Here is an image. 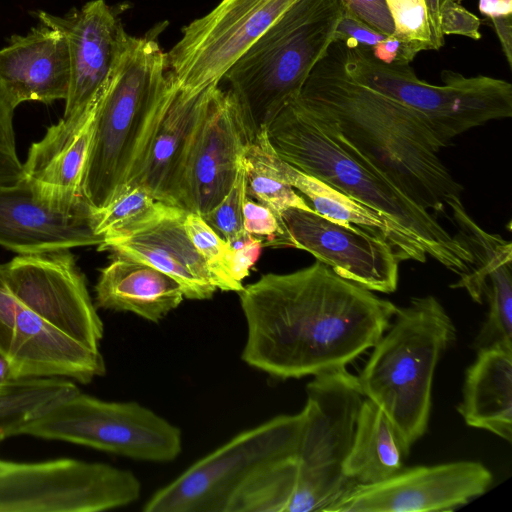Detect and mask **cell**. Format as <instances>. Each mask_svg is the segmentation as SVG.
Here are the masks:
<instances>
[{"instance_id":"1","label":"cell","mask_w":512,"mask_h":512,"mask_svg":"<svg viewBox=\"0 0 512 512\" xmlns=\"http://www.w3.org/2000/svg\"><path fill=\"white\" fill-rule=\"evenodd\" d=\"M239 295L247 323L242 359L283 380L346 367L377 343L397 310L320 261L265 274Z\"/></svg>"},{"instance_id":"2","label":"cell","mask_w":512,"mask_h":512,"mask_svg":"<svg viewBox=\"0 0 512 512\" xmlns=\"http://www.w3.org/2000/svg\"><path fill=\"white\" fill-rule=\"evenodd\" d=\"M345 46L331 42L292 103L417 204L445 212L463 190L438 156L445 145L423 115L354 80Z\"/></svg>"},{"instance_id":"3","label":"cell","mask_w":512,"mask_h":512,"mask_svg":"<svg viewBox=\"0 0 512 512\" xmlns=\"http://www.w3.org/2000/svg\"><path fill=\"white\" fill-rule=\"evenodd\" d=\"M172 87L155 37L127 34L99 103L83 180L93 209L108 205L141 173Z\"/></svg>"},{"instance_id":"4","label":"cell","mask_w":512,"mask_h":512,"mask_svg":"<svg viewBox=\"0 0 512 512\" xmlns=\"http://www.w3.org/2000/svg\"><path fill=\"white\" fill-rule=\"evenodd\" d=\"M277 155L299 169L367 205L392 221L427 256L461 275L473 265L465 243L379 171L326 134L294 103L266 128Z\"/></svg>"},{"instance_id":"5","label":"cell","mask_w":512,"mask_h":512,"mask_svg":"<svg viewBox=\"0 0 512 512\" xmlns=\"http://www.w3.org/2000/svg\"><path fill=\"white\" fill-rule=\"evenodd\" d=\"M455 339V325L439 300L414 297L397 307L357 376L365 398L385 413L408 452L427 431L435 369Z\"/></svg>"},{"instance_id":"6","label":"cell","mask_w":512,"mask_h":512,"mask_svg":"<svg viewBox=\"0 0 512 512\" xmlns=\"http://www.w3.org/2000/svg\"><path fill=\"white\" fill-rule=\"evenodd\" d=\"M341 0H298L224 75L251 140L299 95L334 38Z\"/></svg>"},{"instance_id":"7","label":"cell","mask_w":512,"mask_h":512,"mask_svg":"<svg viewBox=\"0 0 512 512\" xmlns=\"http://www.w3.org/2000/svg\"><path fill=\"white\" fill-rule=\"evenodd\" d=\"M345 67L360 84L423 115L445 147L472 128L512 116V84L502 79L444 70V84L433 85L419 79L409 64H387L371 49L347 45Z\"/></svg>"},{"instance_id":"8","label":"cell","mask_w":512,"mask_h":512,"mask_svg":"<svg viewBox=\"0 0 512 512\" xmlns=\"http://www.w3.org/2000/svg\"><path fill=\"white\" fill-rule=\"evenodd\" d=\"M305 411L245 430L156 491L145 512H225L236 492L262 470L297 459Z\"/></svg>"},{"instance_id":"9","label":"cell","mask_w":512,"mask_h":512,"mask_svg":"<svg viewBox=\"0 0 512 512\" xmlns=\"http://www.w3.org/2000/svg\"><path fill=\"white\" fill-rule=\"evenodd\" d=\"M29 435L136 460L169 462L182 448L180 429L137 402H110L80 391L21 426Z\"/></svg>"},{"instance_id":"10","label":"cell","mask_w":512,"mask_h":512,"mask_svg":"<svg viewBox=\"0 0 512 512\" xmlns=\"http://www.w3.org/2000/svg\"><path fill=\"white\" fill-rule=\"evenodd\" d=\"M141 483L105 463L0 460V512H99L137 501Z\"/></svg>"},{"instance_id":"11","label":"cell","mask_w":512,"mask_h":512,"mask_svg":"<svg viewBox=\"0 0 512 512\" xmlns=\"http://www.w3.org/2000/svg\"><path fill=\"white\" fill-rule=\"evenodd\" d=\"M298 0H221L182 28L166 52L169 73L179 86L200 90L220 84L243 53Z\"/></svg>"},{"instance_id":"12","label":"cell","mask_w":512,"mask_h":512,"mask_svg":"<svg viewBox=\"0 0 512 512\" xmlns=\"http://www.w3.org/2000/svg\"><path fill=\"white\" fill-rule=\"evenodd\" d=\"M2 267L23 306L77 342L99 350L103 323L69 249L18 255Z\"/></svg>"},{"instance_id":"13","label":"cell","mask_w":512,"mask_h":512,"mask_svg":"<svg viewBox=\"0 0 512 512\" xmlns=\"http://www.w3.org/2000/svg\"><path fill=\"white\" fill-rule=\"evenodd\" d=\"M493 475L477 461L403 468L389 479L354 485L325 512L453 511L483 495Z\"/></svg>"},{"instance_id":"14","label":"cell","mask_w":512,"mask_h":512,"mask_svg":"<svg viewBox=\"0 0 512 512\" xmlns=\"http://www.w3.org/2000/svg\"><path fill=\"white\" fill-rule=\"evenodd\" d=\"M251 141L240 108L228 90H216L186 156L180 207L201 216L230 191Z\"/></svg>"},{"instance_id":"15","label":"cell","mask_w":512,"mask_h":512,"mask_svg":"<svg viewBox=\"0 0 512 512\" xmlns=\"http://www.w3.org/2000/svg\"><path fill=\"white\" fill-rule=\"evenodd\" d=\"M281 216L295 248L309 252L341 278L372 292L390 294L397 289L400 260L383 237L315 211L292 207Z\"/></svg>"},{"instance_id":"16","label":"cell","mask_w":512,"mask_h":512,"mask_svg":"<svg viewBox=\"0 0 512 512\" xmlns=\"http://www.w3.org/2000/svg\"><path fill=\"white\" fill-rule=\"evenodd\" d=\"M36 17L60 30L68 44L70 81L63 116L86 110L101 97L128 34L117 9L92 0L63 16L38 11Z\"/></svg>"},{"instance_id":"17","label":"cell","mask_w":512,"mask_h":512,"mask_svg":"<svg viewBox=\"0 0 512 512\" xmlns=\"http://www.w3.org/2000/svg\"><path fill=\"white\" fill-rule=\"evenodd\" d=\"M92 210L87 201L67 206L50 200L24 176L0 187V246L19 255L99 246L103 237L92 229Z\"/></svg>"},{"instance_id":"18","label":"cell","mask_w":512,"mask_h":512,"mask_svg":"<svg viewBox=\"0 0 512 512\" xmlns=\"http://www.w3.org/2000/svg\"><path fill=\"white\" fill-rule=\"evenodd\" d=\"M306 415L297 456L299 470L344 475L342 465L365 399L357 376L346 367L313 376L306 387Z\"/></svg>"},{"instance_id":"19","label":"cell","mask_w":512,"mask_h":512,"mask_svg":"<svg viewBox=\"0 0 512 512\" xmlns=\"http://www.w3.org/2000/svg\"><path fill=\"white\" fill-rule=\"evenodd\" d=\"M70 64L64 34L39 22L0 49V97L14 111L23 102L66 99Z\"/></svg>"},{"instance_id":"20","label":"cell","mask_w":512,"mask_h":512,"mask_svg":"<svg viewBox=\"0 0 512 512\" xmlns=\"http://www.w3.org/2000/svg\"><path fill=\"white\" fill-rule=\"evenodd\" d=\"M101 97L86 110L63 116L30 146L23 173L44 197L67 206L86 201L83 180Z\"/></svg>"},{"instance_id":"21","label":"cell","mask_w":512,"mask_h":512,"mask_svg":"<svg viewBox=\"0 0 512 512\" xmlns=\"http://www.w3.org/2000/svg\"><path fill=\"white\" fill-rule=\"evenodd\" d=\"M219 86L190 90L179 86L173 78V87L146 163L130 185H141L158 201L180 207L179 191L185 159Z\"/></svg>"},{"instance_id":"22","label":"cell","mask_w":512,"mask_h":512,"mask_svg":"<svg viewBox=\"0 0 512 512\" xmlns=\"http://www.w3.org/2000/svg\"><path fill=\"white\" fill-rule=\"evenodd\" d=\"M8 359L14 380L68 377L87 384L106 372L99 350H92L67 336L21 303Z\"/></svg>"},{"instance_id":"23","label":"cell","mask_w":512,"mask_h":512,"mask_svg":"<svg viewBox=\"0 0 512 512\" xmlns=\"http://www.w3.org/2000/svg\"><path fill=\"white\" fill-rule=\"evenodd\" d=\"M179 208L150 227L127 237L103 240L98 250L149 264L175 279L184 297L210 299L217 290L204 259L190 241Z\"/></svg>"},{"instance_id":"24","label":"cell","mask_w":512,"mask_h":512,"mask_svg":"<svg viewBox=\"0 0 512 512\" xmlns=\"http://www.w3.org/2000/svg\"><path fill=\"white\" fill-rule=\"evenodd\" d=\"M95 292L98 307L131 312L151 322H159L185 298L175 279L123 256H113L101 270Z\"/></svg>"},{"instance_id":"25","label":"cell","mask_w":512,"mask_h":512,"mask_svg":"<svg viewBox=\"0 0 512 512\" xmlns=\"http://www.w3.org/2000/svg\"><path fill=\"white\" fill-rule=\"evenodd\" d=\"M468 367L457 407L466 425L512 440V348L492 345L477 350Z\"/></svg>"},{"instance_id":"26","label":"cell","mask_w":512,"mask_h":512,"mask_svg":"<svg viewBox=\"0 0 512 512\" xmlns=\"http://www.w3.org/2000/svg\"><path fill=\"white\" fill-rule=\"evenodd\" d=\"M275 164L282 177L300 192L319 215L338 224L362 228L383 237L393 247L400 261L426 262L427 254L379 212L328 183L300 171L278 155Z\"/></svg>"},{"instance_id":"27","label":"cell","mask_w":512,"mask_h":512,"mask_svg":"<svg viewBox=\"0 0 512 512\" xmlns=\"http://www.w3.org/2000/svg\"><path fill=\"white\" fill-rule=\"evenodd\" d=\"M408 454L385 413L365 398L342 465L344 475L356 485L379 483L402 470Z\"/></svg>"},{"instance_id":"28","label":"cell","mask_w":512,"mask_h":512,"mask_svg":"<svg viewBox=\"0 0 512 512\" xmlns=\"http://www.w3.org/2000/svg\"><path fill=\"white\" fill-rule=\"evenodd\" d=\"M447 207L452 213L457 236L471 252V269L459 275L452 288H463L477 303L484 302V291L488 277L498 268L512 264V244L498 234H491L481 228L466 211L461 197L453 198Z\"/></svg>"},{"instance_id":"29","label":"cell","mask_w":512,"mask_h":512,"mask_svg":"<svg viewBox=\"0 0 512 512\" xmlns=\"http://www.w3.org/2000/svg\"><path fill=\"white\" fill-rule=\"evenodd\" d=\"M60 377L22 378L0 385V431L6 437L78 392Z\"/></svg>"},{"instance_id":"30","label":"cell","mask_w":512,"mask_h":512,"mask_svg":"<svg viewBox=\"0 0 512 512\" xmlns=\"http://www.w3.org/2000/svg\"><path fill=\"white\" fill-rule=\"evenodd\" d=\"M276 155L267 139L266 130L248 143L243 157L246 196L278 215L292 207L314 211L282 177L275 164Z\"/></svg>"},{"instance_id":"31","label":"cell","mask_w":512,"mask_h":512,"mask_svg":"<svg viewBox=\"0 0 512 512\" xmlns=\"http://www.w3.org/2000/svg\"><path fill=\"white\" fill-rule=\"evenodd\" d=\"M179 208L158 201L141 185H130L105 207L92 210V229L103 240L124 238L150 227Z\"/></svg>"},{"instance_id":"32","label":"cell","mask_w":512,"mask_h":512,"mask_svg":"<svg viewBox=\"0 0 512 512\" xmlns=\"http://www.w3.org/2000/svg\"><path fill=\"white\" fill-rule=\"evenodd\" d=\"M297 473V459L270 466L243 485L225 512H285Z\"/></svg>"},{"instance_id":"33","label":"cell","mask_w":512,"mask_h":512,"mask_svg":"<svg viewBox=\"0 0 512 512\" xmlns=\"http://www.w3.org/2000/svg\"><path fill=\"white\" fill-rule=\"evenodd\" d=\"M483 298L488 302V314L473 347L478 350L500 344L512 348L511 264L498 268L488 277Z\"/></svg>"},{"instance_id":"34","label":"cell","mask_w":512,"mask_h":512,"mask_svg":"<svg viewBox=\"0 0 512 512\" xmlns=\"http://www.w3.org/2000/svg\"><path fill=\"white\" fill-rule=\"evenodd\" d=\"M184 227L193 246L207 264L216 288L239 293L244 286L232 276L227 242L197 213L187 211Z\"/></svg>"},{"instance_id":"35","label":"cell","mask_w":512,"mask_h":512,"mask_svg":"<svg viewBox=\"0 0 512 512\" xmlns=\"http://www.w3.org/2000/svg\"><path fill=\"white\" fill-rule=\"evenodd\" d=\"M394 33L402 45L401 64H410L424 50H434L425 0H385Z\"/></svg>"},{"instance_id":"36","label":"cell","mask_w":512,"mask_h":512,"mask_svg":"<svg viewBox=\"0 0 512 512\" xmlns=\"http://www.w3.org/2000/svg\"><path fill=\"white\" fill-rule=\"evenodd\" d=\"M242 212L244 230L261 239L263 246L295 248L294 240L281 215L248 196H245Z\"/></svg>"},{"instance_id":"37","label":"cell","mask_w":512,"mask_h":512,"mask_svg":"<svg viewBox=\"0 0 512 512\" xmlns=\"http://www.w3.org/2000/svg\"><path fill=\"white\" fill-rule=\"evenodd\" d=\"M245 196V174L242 166L230 191L212 210L202 216L226 242L245 232L242 212Z\"/></svg>"},{"instance_id":"38","label":"cell","mask_w":512,"mask_h":512,"mask_svg":"<svg viewBox=\"0 0 512 512\" xmlns=\"http://www.w3.org/2000/svg\"><path fill=\"white\" fill-rule=\"evenodd\" d=\"M24 178L13 128V110L0 97V187H12Z\"/></svg>"},{"instance_id":"39","label":"cell","mask_w":512,"mask_h":512,"mask_svg":"<svg viewBox=\"0 0 512 512\" xmlns=\"http://www.w3.org/2000/svg\"><path fill=\"white\" fill-rule=\"evenodd\" d=\"M386 37L388 36L376 31L343 7L333 40L344 41L347 46L373 49Z\"/></svg>"},{"instance_id":"40","label":"cell","mask_w":512,"mask_h":512,"mask_svg":"<svg viewBox=\"0 0 512 512\" xmlns=\"http://www.w3.org/2000/svg\"><path fill=\"white\" fill-rule=\"evenodd\" d=\"M481 20L460 3L450 1L440 13V31L445 35H461L473 40L481 39Z\"/></svg>"},{"instance_id":"41","label":"cell","mask_w":512,"mask_h":512,"mask_svg":"<svg viewBox=\"0 0 512 512\" xmlns=\"http://www.w3.org/2000/svg\"><path fill=\"white\" fill-rule=\"evenodd\" d=\"M227 244L232 276L237 282L242 283L261 254L262 240L245 231Z\"/></svg>"},{"instance_id":"42","label":"cell","mask_w":512,"mask_h":512,"mask_svg":"<svg viewBox=\"0 0 512 512\" xmlns=\"http://www.w3.org/2000/svg\"><path fill=\"white\" fill-rule=\"evenodd\" d=\"M343 7L358 19L390 36L394 33V24L385 0H341Z\"/></svg>"},{"instance_id":"43","label":"cell","mask_w":512,"mask_h":512,"mask_svg":"<svg viewBox=\"0 0 512 512\" xmlns=\"http://www.w3.org/2000/svg\"><path fill=\"white\" fill-rule=\"evenodd\" d=\"M20 302L10 290L0 265V353L8 357Z\"/></svg>"},{"instance_id":"44","label":"cell","mask_w":512,"mask_h":512,"mask_svg":"<svg viewBox=\"0 0 512 512\" xmlns=\"http://www.w3.org/2000/svg\"><path fill=\"white\" fill-rule=\"evenodd\" d=\"M502 46L509 66H512V15L488 19Z\"/></svg>"},{"instance_id":"45","label":"cell","mask_w":512,"mask_h":512,"mask_svg":"<svg viewBox=\"0 0 512 512\" xmlns=\"http://www.w3.org/2000/svg\"><path fill=\"white\" fill-rule=\"evenodd\" d=\"M450 1L460 3L462 0H425L428 9L434 50H439L444 46V36L440 31V13L443 7Z\"/></svg>"},{"instance_id":"46","label":"cell","mask_w":512,"mask_h":512,"mask_svg":"<svg viewBox=\"0 0 512 512\" xmlns=\"http://www.w3.org/2000/svg\"><path fill=\"white\" fill-rule=\"evenodd\" d=\"M371 50L375 58L384 63L401 64L402 45L393 35L386 37Z\"/></svg>"},{"instance_id":"47","label":"cell","mask_w":512,"mask_h":512,"mask_svg":"<svg viewBox=\"0 0 512 512\" xmlns=\"http://www.w3.org/2000/svg\"><path fill=\"white\" fill-rule=\"evenodd\" d=\"M478 8L488 19L512 15V0H479Z\"/></svg>"},{"instance_id":"48","label":"cell","mask_w":512,"mask_h":512,"mask_svg":"<svg viewBox=\"0 0 512 512\" xmlns=\"http://www.w3.org/2000/svg\"><path fill=\"white\" fill-rule=\"evenodd\" d=\"M14 380L12 367L8 357L0 353V385Z\"/></svg>"},{"instance_id":"49","label":"cell","mask_w":512,"mask_h":512,"mask_svg":"<svg viewBox=\"0 0 512 512\" xmlns=\"http://www.w3.org/2000/svg\"><path fill=\"white\" fill-rule=\"evenodd\" d=\"M6 438V435L0 431V442Z\"/></svg>"}]
</instances>
